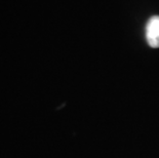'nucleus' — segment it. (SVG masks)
<instances>
[{
	"instance_id": "nucleus-1",
	"label": "nucleus",
	"mask_w": 159,
	"mask_h": 158,
	"mask_svg": "<svg viewBox=\"0 0 159 158\" xmlns=\"http://www.w3.org/2000/svg\"><path fill=\"white\" fill-rule=\"evenodd\" d=\"M148 44L153 48L159 47V16H151L146 26Z\"/></svg>"
}]
</instances>
